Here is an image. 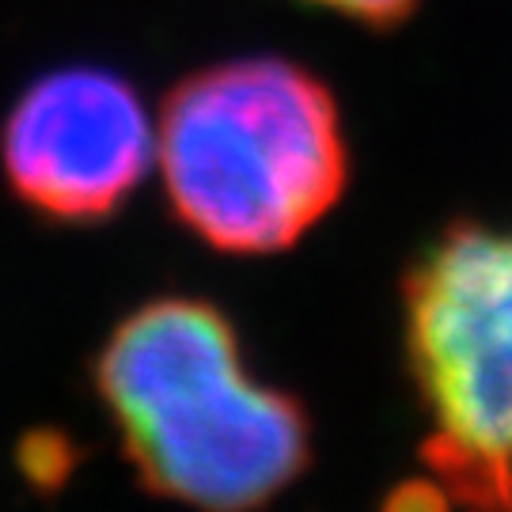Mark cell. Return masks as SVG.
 Instances as JSON below:
<instances>
[{
    "label": "cell",
    "mask_w": 512,
    "mask_h": 512,
    "mask_svg": "<svg viewBox=\"0 0 512 512\" xmlns=\"http://www.w3.org/2000/svg\"><path fill=\"white\" fill-rule=\"evenodd\" d=\"M99 391L148 490L202 512H247L311 456L296 399L247 380L213 304L167 296L137 308L99 357Z\"/></svg>",
    "instance_id": "cell-1"
},
{
    "label": "cell",
    "mask_w": 512,
    "mask_h": 512,
    "mask_svg": "<svg viewBox=\"0 0 512 512\" xmlns=\"http://www.w3.org/2000/svg\"><path fill=\"white\" fill-rule=\"evenodd\" d=\"M160 167L194 236L232 255H270L338 205L349 152L323 80L281 57H239L167 95Z\"/></svg>",
    "instance_id": "cell-2"
},
{
    "label": "cell",
    "mask_w": 512,
    "mask_h": 512,
    "mask_svg": "<svg viewBox=\"0 0 512 512\" xmlns=\"http://www.w3.org/2000/svg\"><path fill=\"white\" fill-rule=\"evenodd\" d=\"M406 338L425 459L463 505L512 512V232L448 228L406 277Z\"/></svg>",
    "instance_id": "cell-3"
},
{
    "label": "cell",
    "mask_w": 512,
    "mask_h": 512,
    "mask_svg": "<svg viewBox=\"0 0 512 512\" xmlns=\"http://www.w3.org/2000/svg\"><path fill=\"white\" fill-rule=\"evenodd\" d=\"M4 175L54 220H103L152 164V122L126 76L73 65L35 80L0 133Z\"/></svg>",
    "instance_id": "cell-4"
},
{
    "label": "cell",
    "mask_w": 512,
    "mask_h": 512,
    "mask_svg": "<svg viewBox=\"0 0 512 512\" xmlns=\"http://www.w3.org/2000/svg\"><path fill=\"white\" fill-rule=\"evenodd\" d=\"M311 4H323L330 12L368 23V27H395L414 12L418 0H311Z\"/></svg>",
    "instance_id": "cell-5"
},
{
    "label": "cell",
    "mask_w": 512,
    "mask_h": 512,
    "mask_svg": "<svg viewBox=\"0 0 512 512\" xmlns=\"http://www.w3.org/2000/svg\"><path fill=\"white\" fill-rule=\"evenodd\" d=\"M387 512H448V497L433 482H410L387 501Z\"/></svg>",
    "instance_id": "cell-6"
}]
</instances>
